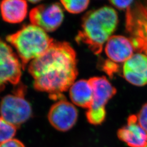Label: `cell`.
Here are the masks:
<instances>
[{
  "label": "cell",
  "instance_id": "6da1fadb",
  "mask_svg": "<svg viewBox=\"0 0 147 147\" xmlns=\"http://www.w3.org/2000/svg\"><path fill=\"white\" fill-rule=\"evenodd\" d=\"M34 88L47 92L51 99L61 100L78 74L76 55L67 42H53L47 50L28 65Z\"/></svg>",
  "mask_w": 147,
  "mask_h": 147
},
{
  "label": "cell",
  "instance_id": "7a4b0ae2",
  "mask_svg": "<svg viewBox=\"0 0 147 147\" xmlns=\"http://www.w3.org/2000/svg\"><path fill=\"white\" fill-rule=\"evenodd\" d=\"M118 21L116 11L110 7L105 6L91 11L84 16L82 29L76 39L86 44L93 53L98 55L112 36Z\"/></svg>",
  "mask_w": 147,
  "mask_h": 147
},
{
  "label": "cell",
  "instance_id": "3957f363",
  "mask_svg": "<svg viewBox=\"0 0 147 147\" xmlns=\"http://www.w3.org/2000/svg\"><path fill=\"white\" fill-rule=\"evenodd\" d=\"M6 40L16 49L23 70L28 63L45 53L53 42L46 32L33 24L8 35Z\"/></svg>",
  "mask_w": 147,
  "mask_h": 147
},
{
  "label": "cell",
  "instance_id": "277c9868",
  "mask_svg": "<svg viewBox=\"0 0 147 147\" xmlns=\"http://www.w3.org/2000/svg\"><path fill=\"white\" fill-rule=\"evenodd\" d=\"M12 94L5 95L0 103V114L5 121L16 127L28 121L32 114L31 106L25 99L26 87L16 86Z\"/></svg>",
  "mask_w": 147,
  "mask_h": 147
},
{
  "label": "cell",
  "instance_id": "5b68a950",
  "mask_svg": "<svg viewBox=\"0 0 147 147\" xmlns=\"http://www.w3.org/2000/svg\"><path fill=\"white\" fill-rule=\"evenodd\" d=\"M89 81L93 89V99L86 117L89 123L97 125L105 120V106L116 94V89L104 76L94 77Z\"/></svg>",
  "mask_w": 147,
  "mask_h": 147
},
{
  "label": "cell",
  "instance_id": "8992f818",
  "mask_svg": "<svg viewBox=\"0 0 147 147\" xmlns=\"http://www.w3.org/2000/svg\"><path fill=\"white\" fill-rule=\"evenodd\" d=\"M22 66L12 48L0 39V92L5 85L20 84Z\"/></svg>",
  "mask_w": 147,
  "mask_h": 147
},
{
  "label": "cell",
  "instance_id": "52a82bcc",
  "mask_svg": "<svg viewBox=\"0 0 147 147\" xmlns=\"http://www.w3.org/2000/svg\"><path fill=\"white\" fill-rule=\"evenodd\" d=\"M64 19V13L58 3L38 5L30 13L31 24L47 32L55 31L61 26Z\"/></svg>",
  "mask_w": 147,
  "mask_h": 147
},
{
  "label": "cell",
  "instance_id": "ba28073f",
  "mask_svg": "<svg viewBox=\"0 0 147 147\" xmlns=\"http://www.w3.org/2000/svg\"><path fill=\"white\" fill-rule=\"evenodd\" d=\"M78 111L73 104L64 99L58 100L51 107L48 119L51 125L60 131H67L76 123Z\"/></svg>",
  "mask_w": 147,
  "mask_h": 147
},
{
  "label": "cell",
  "instance_id": "9c48e42d",
  "mask_svg": "<svg viewBox=\"0 0 147 147\" xmlns=\"http://www.w3.org/2000/svg\"><path fill=\"white\" fill-rule=\"evenodd\" d=\"M124 78L130 84L141 87L147 84V55L134 53L123 67Z\"/></svg>",
  "mask_w": 147,
  "mask_h": 147
},
{
  "label": "cell",
  "instance_id": "30bf717a",
  "mask_svg": "<svg viewBox=\"0 0 147 147\" xmlns=\"http://www.w3.org/2000/svg\"><path fill=\"white\" fill-rule=\"evenodd\" d=\"M132 41L123 36H112L105 44L106 55L113 63H125L134 54Z\"/></svg>",
  "mask_w": 147,
  "mask_h": 147
},
{
  "label": "cell",
  "instance_id": "8fae6325",
  "mask_svg": "<svg viewBox=\"0 0 147 147\" xmlns=\"http://www.w3.org/2000/svg\"><path fill=\"white\" fill-rule=\"evenodd\" d=\"M117 136L129 147L147 146V132L138 124L136 115L129 116L127 124L119 129Z\"/></svg>",
  "mask_w": 147,
  "mask_h": 147
},
{
  "label": "cell",
  "instance_id": "7c38bea8",
  "mask_svg": "<svg viewBox=\"0 0 147 147\" xmlns=\"http://www.w3.org/2000/svg\"><path fill=\"white\" fill-rule=\"evenodd\" d=\"M28 11L26 1L5 0L0 2V12L4 21L18 24L24 21Z\"/></svg>",
  "mask_w": 147,
  "mask_h": 147
},
{
  "label": "cell",
  "instance_id": "4fadbf2b",
  "mask_svg": "<svg viewBox=\"0 0 147 147\" xmlns=\"http://www.w3.org/2000/svg\"><path fill=\"white\" fill-rule=\"evenodd\" d=\"M69 95L73 104L88 109L93 99V89L89 80L75 81L69 88Z\"/></svg>",
  "mask_w": 147,
  "mask_h": 147
},
{
  "label": "cell",
  "instance_id": "5bb4252c",
  "mask_svg": "<svg viewBox=\"0 0 147 147\" xmlns=\"http://www.w3.org/2000/svg\"><path fill=\"white\" fill-rule=\"evenodd\" d=\"M64 8L70 13L78 14L85 11L89 5L88 0L61 1Z\"/></svg>",
  "mask_w": 147,
  "mask_h": 147
},
{
  "label": "cell",
  "instance_id": "9a60e30c",
  "mask_svg": "<svg viewBox=\"0 0 147 147\" xmlns=\"http://www.w3.org/2000/svg\"><path fill=\"white\" fill-rule=\"evenodd\" d=\"M16 133V127L0 117V143L13 139Z\"/></svg>",
  "mask_w": 147,
  "mask_h": 147
},
{
  "label": "cell",
  "instance_id": "2e32d148",
  "mask_svg": "<svg viewBox=\"0 0 147 147\" xmlns=\"http://www.w3.org/2000/svg\"><path fill=\"white\" fill-rule=\"evenodd\" d=\"M136 116L138 124L147 132V103L142 106Z\"/></svg>",
  "mask_w": 147,
  "mask_h": 147
},
{
  "label": "cell",
  "instance_id": "e0dca14e",
  "mask_svg": "<svg viewBox=\"0 0 147 147\" xmlns=\"http://www.w3.org/2000/svg\"><path fill=\"white\" fill-rule=\"evenodd\" d=\"M132 1H111V3L117 8L119 9H128L130 6L131 5Z\"/></svg>",
  "mask_w": 147,
  "mask_h": 147
},
{
  "label": "cell",
  "instance_id": "ac0fdd59",
  "mask_svg": "<svg viewBox=\"0 0 147 147\" xmlns=\"http://www.w3.org/2000/svg\"><path fill=\"white\" fill-rule=\"evenodd\" d=\"M0 147H25V146L20 141L13 138L0 143Z\"/></svg>",
  "mask_w": 147,
  "mask_h": 147
},
{
  "label": "cell",
  "instance_id": "d6986e66",
  "mask_svg": "<svg viewBox=\"0 0 147 147\" xmlns=\"http://www.w3.org/2000/svg\"></svg>",
  "mask_w": 147,
  "mask_h": 147
}]
</instances>
